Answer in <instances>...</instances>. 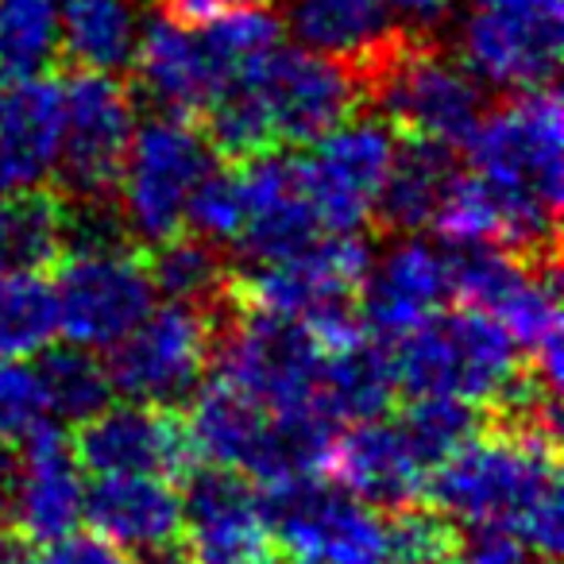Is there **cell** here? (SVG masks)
<instances>
[{
    "label": "cell",
    "mask_w": 564,
    "mask_h": 564,
    "mask_svg": "<svg viewBox=\"0 0 564 564\" xmlns=\"http://www.w3.org/2000/svg\"><path fill=\"white\" fill-rule=\"evenodd\" d=\"M437 510L468 530H502L533 556L553 561L564 549V479L556 430L510 422L499 433L468 437L430 487Z\"/></svg>",
    "instance_id": "6da1fadb"
},
{
    "label": "cell",
    "mask_w": 564,
    "mask_h": 564,
    "mask_svg": "<svg viewBox=\"0 0 564 564\" xmlns=\"http://www.w3.org/2000/svg\"><path fill=\"white\" fill-rule=\"evenodd\" d=\"M364 74L302 43H274L202 112L217 155L248 159L271 148H306L356 112Z\"/></svg>",
    "instance_id": "7a4b0ae2"
},
{
    "label": "cell",
    "mask_w": 564,
    "mask_h": 564,
    "mask_svg": "<svg viewBox=\"0 0 564 564\" xmlns=\"http://www.w3.org/2000/svg\"><path fill=\"white\" fill-rule=\"evenodd\" d=\"M464 171L476 174L502 217V248L518 256H549L564 186V109L553 86L510 94L484 112L471 135Z\"/></svg>",
    "instance_id": "3957f363"
},
{
    "label": "cell",
    "mask_w": 564,
    "mask_h": 564,
    "mask_svg": "<svg viewBox=\"0 0 564 564\" xmlns=\"http://www.w3.org/2000/svg\"><path fill=\"white\" fill-rule=\"evenodd\" d=\"M117 213L105 205H82L70 213V243L55 259L51 279L58 306V337L66 345L109 352L128 337L159 302L148 259L120 240Z\"/></svg>",
    "instance_id": "277c9868"
},
{
    "label": "cell",
    "mask_w": 564,
    "mask_h": 564,
    "mask_svg": "<svg viewBox=\"0 0 564 564\" xmlns=\"http://www.w3.org/2000/svg\"><path fill=\"white\" fill-rule=\"evenodd\" d=\"M402 394H445L468 406H510L530 379L522 352L499 322L479 310H437L406 333L383 340Z\"/></svg>",
    "instance_id": "5b68a950"
},
{
    "label": "cell",
    "mask_w": 564,
    "mask_h": 564,
    "mask_svg": "<svg viewBox=\"0 0 564 564\" xmlns=\"http://www.w3.org/2000/svg\"><path fill=\"white\" fill-rule=\"evenodd\" d=\"M453 251V299L499 322L533 364V379L561 394V286L553 263L518 256L495 243Z\"/></svg>",
    "instance_id": "8992f818"
},
{
    "label": "cell",
    "mask_w": 564,
    "mask_h": 564,
    "mask_svg": "<svg viewBox=\"0 0 564 564\" xmlns=\"http://www.w3.org/2000/svg\"><path fill=\"white\" fill-rule=\"evenodd\" d=\"M217 166V148L194 117L155 112L135 120L117 174V220L128 236L155 248L186 232V209L205 174Z\"/></svg>",
    "instance_id": "52a82bcc"
},
{
    "label": "cell",
    "mask_w": 564,
    "mask_h": 564,
    "mask_svg": "<svg viewBox=\"0 0 564 564\" xmlns=\"http://www.w3.org/2000/svg\"><path fill=\"white\" fill-rule=\"evenodd\" d=\"M213 379L236 387L282 422H325L322 406L325 345L306 322L243 310V317L213 345ZM337 430V425H333Z\"/></svg>",
    "instance_id": "ba28073f"
},
{
    "label": "cell",
    "mask_w": 564,
    "mask_h": 564,
    "mask_svg": "<svg viewBox=\"0 0 564 564\" xmlns=\"http://www.w3.org/2000/svg\"><path fill=\"white\" fill-rule=\"evenodd\" d=\"M379 117L391 128L422 140L460 148L487 112V89L476 74L437 43L422 35H402L376 66L364 70Z\"/></svg>",
    "instance_id": "9c48e42d"
},
{
    "label": "cell",
    "mask_w": 564,
    "mask_h": 564,
    "mask_svg": "<svg viewBox=\"0 0 564 564\" xmlns=\"http://www.w3.org/2000/svg\"><path fill=\"white\" fill-rule=\"evenodd\" d=\"M564 0H471L456 24V58L484 89L525 94L556 82Z\"/></svg>",
    "instance_id": "30bf717a"
},
{
    "label": "cell",
    "mask_w": 564,
    "mask_h": 564,
    "mask_svg": "<svg viewBox=\"0 0 564 564\" xmlns=\"http://www.w3.org/2000/svg\"><path fill=\"white\" fill-rule=\"evenodd\" d=\"M279 564H391L379 507L322 476L267 487Z\"/></svg>",
    "instance_id": "8fae6325"
},
{
    "label": "cell",
    "mask_w": 564,
    "mask_h": 564,
    "mask_svg": "<svg viewBox=\"0 0 564 564\" xmlns=\"http://www.w3.org/2000/svg\"><path fill=\"white\" fill-rule=\"evenodd\" d=\"M213 317L186 302H155L120 345L109 348L112 391L128 402L171 410L194 399L213 364Z\"/></svg>",
    "instance_id": "7c38bea8"
},
{
    "label": "cell",
    "mask_w": 564,
    "mask_h": 564,
    "mask_svg": "<svg viewBox=\"0 0 564 564\" xmlns=\"http://www.w3.org/2000/svg\"><path fill=\"white\" fill-rule=\"evenodd\" d=\"M394 128L383 117H348L299 155V178L322 232H364L394 155Z\"/></svg>",
    "instance_id": "4fadbf2b"
},
{
    "label": "cell",
    "mask_w": 564,
    "mask_h": 564,
    "mask_svg": "<svg viewBox=\"0 0 564 564\" xmlns=\"http://www.w3.org/2000/svg\"><path fill=\"white\" fill-rule=\"evenodd\" d=\"M368 263L371 248L360 232H322L291 256L248 263L236 279V294L243 310L317 322L340 310H356Z\"/></svg>",
    "instance_id": "5bb4252c"
},
{
    "label": "cell",
    "mask_w": 564,
    "mask_h": 564,
    "mask_svg": "<svg viewBox=\"0 0 564 564\" xmlns=\"http://www.w3.org/2000/svg\"><path fill=\"white\" fill-rule=\"evenodd\" d=\"M132 132L135 101L117 74L78 66L63 78V148L55 163L63 194L78 205L109 202Z\"/></svg>",
    "instance_id": "9a60e30c"
},
{
    "label": "cell",
    "mask_w": 564,
    "mask_h": 564,
    "mask_svg": "<svg viewBox=\"0 0 564 564\" xmlns=\"http://www.w3.org/2000/svg\"><path fill=\"white\" fill-rule=\"evenodd\" d=\"M182 564H279L271 507L259 484L202 468L182 491Z\"/></svg>",
    "instance_id": "2e32d148"
},
{
    "label": "cell",
    "mask_w": 564,
    "mask_h": 564,
    "mask_svg": "<svg viewBox=\"0 0 564 564\" xmlns=\"http://www.w3.org/2000/svg\"><path fill=\"white\" fill-rule=\"evenodd\" d=\"M128 70L135 74V86L155 105V112L174 117H202L236 78L202 20H178L171 12L143 20Z\"/></svg>",
    "instance_id": "e0dca14e"
},
{
    "label": "cell",
    "mask_w": 564,
    "mask_h": 564,
    "mask_svg": "<svg viewBox=\"0 0 564 564\" xmlns=\"http://www.w3.org/2000/svg\"><path fill=\"white\" fill-rule=\"evenodd\" d=\"M453 299V251L441 240L402 232L383 251H371L356 306L364 329L376 340H391L410 325L445 310Z\"/></svg>",
    "instance_id": "ac0fdd59"
},
{
    "label": "cell",
    "mask_w": 564,
    "mask_h": 564,
    "mask_svg": "<svg viewBox=\"0 0 564 564\" xmlns=\"http://www.w3.org/2000/svg\"><path fill=\"white\" fill-rule=\"evenodd\" d=\"M89 476H182L194 464L186 425L171 410L143 402H109L70 441Z\"/></svg>",
    "instance_id": "d6986e66"
},
{
    "label": "cell",
    "mask_w": 564,
    "mask_h": 564,
    "mask_svg": "<svg viewBox=\"0 0 564 564\" xmlns=\"http://www.w3.org/2000/svg\"><path fill=\"white\" fill-rule=\"evenodd\" d=\"M322 476H333V484L345 487L356 499L371 502V507L399 510L422 499L433 468L422 460L399 417L387 422L379 414L368 422L340 425L333 433Z\"/></svg>",
    "instance_id": "ffe728a7"
},
{
    "label": "cell",
    "mask_w": 564,
    "mask_h": 564,
    "mask_svg": "<svg viewBox=\"0 0 564 564\" xmlns=\"http://www.w3.org/2000/svg\"><path fill=\"white\" fill-rule=\"evenodd\" d=\"M236 178H240L243 225L232 248L243 256V263L291 256L322 236L299 178V155H286L279 148L259 151L240 159Z\"/></svg>",
    "instance_id": "44dd1931"
},
{
    "label": "cell",
    "mask_w": 564,
    "mask_h": 564,
    "mask_svg": "<svg viewBox=\"0 0 564 564\" xmlns=\"http://www.w3.org/2000/svg\"><path fill=\"white\" fill-rule=\"evenodd\" d=\"M86 522L97 538L143 561H166L178 549L182 491L171 476H94Z\"/></svg>",
    "instance_id": "7402d4cb"
},
{
    "label": "cell",
    "mask_w": 564,
    "mask_h": 564,
    "mask_svg": "<svg viewBox=\"0 0 564 564\" xmlns=\"http://www.w3.org/2000/svg\"><path fill=\"white\" fill-rule=\"evenodd\" d=\"M86 468L74 456V445L58 425L24 441L20 453V487L12 502L17 530L32 545H47L86 522Z\"/></svg>",
    "instance_id": "603a6c76"
},
{
    "label": "cell",
    "mask_w": 564,
    "mask_h": 564,
    "mask_svg": "<svg viewBox=\"0 0 564 564\" xmlns=\"http://www.w3.org/2000/svg\"><path fill=\"white\" fill-rule=\"evenodd\" d=\"M63 148V82L28 78L0 94V178L4 189L43 186L55 178Z\"/></svg>",
    "instance_id": "cb8c5ba5"
},
{
    "label": "cell",
    "mask_w": 564,
    "mask_h": 564,
    "mask_svg": "<svg viewBox=\"0 0 564 564\" xmlns=\"http://www.w3.org/2000/svg\"><path fill=\"white\" fill-rule=\"evenodd\" d=\"M286 28L294 43L360 74L406 35L379 0H291Z\"/></svg>",
    "instance_id": "d4e9b609"
},
{
    "label": "cell",
    "mask_w": 564,
    "mask_h": 564,
    "mask_svg": "<svg viewBox=\"0 0 564 564\" xmlns=\"http://www.w3.org/2000/svg\"><path fill=\"white\" fill-rule=\"evenodd\" d=\"M456 174H460V163H456L453 143L406 135L402 143H394L376 217H383L399 232H422L433 225Z\"/></svg>",
    "instance_id": "484cf974"
},
{
    "label": "cell",
    "mask_w": 564,
    "mask_h": 564,
    "mask_svg": "<svg viewBox=\"0 0 564 564\" xmlns=\"http://www.w3.org/2000/svg\"><path fill=\"white\" fill-rule=\"evenodd\" d=\"M140 28V0H58V43L82 70H128Z\"/></svg>",
    "instance_id": "4316f807"
},
{
    "label": "cell",
    "mask_w": 564,
    "mask_h": 564,
    "mask_svg": "<svg viewBox=\"0 0 564 564\" xmlns=\"http://www.w3.org/2000/svg\"><path fill=\"white\" fill-rule=\"evenodd\" d=\"M70 243L66 197L43 186L0 194V274L47 271Z\"/></svg>",
    "instance_id": "83f0119b"
},
{
    "label": "cell",
    "mask_w": 564,
    "mask_h": 564,
    "mask_svg": "<svg viewBox=\"0 0 564 564\" xmlns=\"http://www.w3.org/2000/svg\"><path fill=\"white\" fill-rule=\"evenodd\" d=\"M58 0H0V94L55 66Z\"/></svg>",
    "instance_id": "f1b7e54d"
},
{
    "label": "cell",
    "mask_w": 564,
    "mask_h": 564,
    "mask_svg": "<svg viewBox=\"0 0 564 564\" xmlns=\"http://www.w3.org/2000/svg\"><path fill=\"white\" fill-rule=\"evenodd\" d=\"M151 279H155L159 299L186 302V306L213 310L225 299L228 267L217 243L202 240L194 232H178L171 240L155 243V256L148 259Z\"/></svg>",
    "instance_id": "f546056e"
},
{
    "label": "cell",
    "mask_w": 564,
    "mask_h": 564,
    "mask_svg": "<svg viewBox=\"0 0 564 564\" xmlns=\"http://www.w3.org/2000/svg\"><path fill=\"white\" fill-rule=\"evenodd\" d=\"M58 337L55 286L43 271L0 274V345L4 356H40Z\"/></svg>",
    "instance_id": "4dcf8cb0"
},
{
    "label": "cell",
    "mask_w": 564,
    "mask_h": 564,
    "mask_svg": "<svg viewBox=\"0 0 564 564\" xmlns=\"http://www.w3.org/2000/svg\"><path fill=\"white\" fill-rule=\"evenodd\" d=\"M40 371L43 383L51 394V410H55L58 425H78L89 414H97L101 406L112 402V379L109 368L97 360V352L78 345H63V348H43L40 352Z\"/></svg>",
    "instance_id": "1f68e13d"
},
{
    "label": "cell",
    "mask_w": 564,
    "mask_h": 564,
    "mask_svg": "<svg viewBox=\"0 0 564 564\" xmlns=\"http://www.w3.org/2000/svg\"><path fill=\"white\" fill-rule=\"evenodd\" d=\"M55 410L43 383L40 360L32 356H0V441L4 445H24L35 433L51 430Z\"/></svg>",
    "instance_id": "d6a6232c"
},
{
    "label": "cell",
    "mask_w": 564,
    "mask_h": 564,
    "mask_svg": "<svg viewBox=\"0 0 564 564\" xmlns=\"http://www.w3.org/2000/svg\"><path fill=\"white\" fill-rule=\"evenodd\" d=\"M399 425L406 430V437L414 441V448L422 453V460L437 471V464H445L456 448L468 437H476V406L468 402L445 399V394H410L406 410L399 414Z\"/></svg>",
    "instance_id": "836d02e7"
},
{
    "label": "cell",
    "mask_w": 564,
    "mask_h": 564,
    "mask_svg": "<svg viewBox=\"0 0 564 564\" xmlns=\"http://www.w3.org/2000/svg\"><path fill=\"white\" fill-rule=\"evenodd\" d=\"M243 225V202H240V178L236 171H220L213 166L202 178V186L194 189L186 209V228L202 240L217 243V248H232Z\"/></svg>",
    "instance_id": "e575fe53"
},
{
    "label": "cell",
    "mask_w": 564,
    "mask_h": 564,
    "mask_svg": "<svg viewBox=\"0 0 564 564\" xmlns=\"http://www.w3.org/2000/svg\"><path fill=\"white\" fill-rule=\"evenodd\" d=\"M387 541H391V564H445L453 553V522L441 510L399 507V514L387 518Z\"/></svg>",
    "instance_id": "d590c367"
},
{
    "label": "cell",
    "mask_w": 564,
    "mask_h": 564,
    "mask_svg": "<svg viewBox=\"0 0 564 564\" xmlns=\"http://www.w3.org/2000/svg\"><path fill=\"white\" fill-rule=\"evenodd\" d=\"M538 556L518 538L502 530H471L468 538L453 541V553L445 564H533Z\"/></svg>",
    "instance_id": "8d00e7d4"
},
{
    "label": "cell",
    "mask_w": 564,
    "mask_h": 564,
    "mask_svg": "<svg viewBox=\"0 0 564 564\" xmlns=\"http://www.w3.org/2000/svg\"><path fill=\"white\" fill-rule=\"evenodd\" d=\"M28 564H132V556L120 553L112 541L97 538V533H66L58 541L40 545V553Z\"/></svg>",
    "instance_id": "74e56055"
},
{
    "label": "cell",
    "mask_w": 564,
    "mask_h": 564,
    "mask_svg": "<svg viewBox=\"0 0 564 564\" xmlns=\"http://www.w3.org/2000/svg\"><path fill=\"white\" fill-rule=\"evenodd\" d=\"M406 35H422L453 17L456 0H379Z\"/></svg>",
    "instance_id": "f35d334b"
},
{
    "label": "cell",
    "mask_w": 564,
    "mask_h": 564,
    "mask_svg": "<svg viewBox=\"0 0 564 564\" xmlns=\"http://www.w3.org/2000/svg\"><path fill=\"white\" fill-rule=\"evenodd\" d=\"M17 487H20V448L0 441V522H9L12 518Z\"/></svg>",
    "instance_id": "ab89813d"
},
{
    "label": "cell",
    "mask_w": 564,
    "mask_h": 564,
    "mask_svg": "<svg viewBox=\"0 0 564 564\" xmlns=\"http://www.w3.org/2000/svg\"><path fill=\"white\" fill-rule=\"evenodd\" d=\"M155 4L178 20H209L225 9H236V4H251V0H155Z\"/></svg>",
    "instance_id": "60d3db41"
},
{
    "label": "cell",
    "mask_w": 564,
    "mask_h": 564,
    "mask_svg": "<svg viewBox=\"0 0 564 564\" xmlns=\"http://www.w3.org/2000/svg\"><path fill=\"white\" fill-rule=\"evenodd\" d=\"M0 564H20L17 561V553H12V541L0 533Z\"/></svg>",
    "instance_id": "b9f144b4"
},
{
    "label": "cell",
    "mask_w": 564,
    "mask_h": 564,
    "mask_svg": "<svg viewBox=\"0 0 564 564\" xmlns=\"http://www.w3.org/2000/svg\"><path fill=\"white\" fill-rule=\"evenodd\" d=\"M0 194H9V189H4V178H0Z\"/></svg>",
    "instance_id": "7bdbcfd3"
},
{
    "label": "cell",
    "mask_w": 564,
    "mask_h": 564,
    "mask_svg": "<svg viewBox=\"0 0 564 564\" xmlns=\"http://www.w3.org/2000/svg\"><path fill=\"white\" fill-rule=\"evenodd\" d=\"M0 356H4V345H0Z\"/></svg>",
    "instance_id": "ee69618b"
},
{
    "label": "cell",
    "mask_w": 564,
    "mask_h": 564,
    "mask_svg": "<svg viewBox=\"0 0 564 564\" xmlns=\"http://www.w3.org/2000/svg\"><path fill=\"white\" fill-rule=\"evenodd\" d=\"M178 564H182V561H178Z\"/></svg>",
    "instance_id": "f6af8a7d"
}]
</instances>
